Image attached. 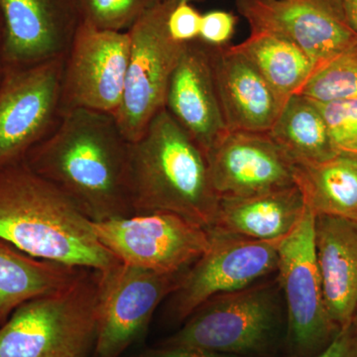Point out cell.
<instances>
[{
	"label": "cell",
	"instance_id": "cell-25",
	"mask_svg": "<svg viewBox=\"0 0 357 357\" xmlns=\"http://www.w3.org/2000/svg\"><path fill=\"white\" fill-rule=\"evenodd\" d=\"M156 0H79L82 22L100 30L128 32Z\"/></svg>",
	"mask_w": 357,
	"mask_h": 357
},
{
	"label": "cell",
	"instance_id": "cell-31",
	"mask_svg": "<svg viewBox=\"0 0 357 357\" xmlns=\"http://www.w3.org/2000/svg\"><path fill=\"white\" fill-rule=\"evenodd\" d=\"M347 24L357 34V0H337Z\"/></svg>",
	"mask_w": 357,
	"mask_h": 357
},
{
	"label": "cell",
	"instance_id": "cell-32",
	"mask_svg": "<svg viewBox=\"0 0 357 357\" xmlns=\"http://www.w3.org/2000/svg\"><path fill=\"white\" fill-rule=\"evenodd\" d=\"M4 41H6V30H4L3 20L0 13V84L3 81L7 70L6 61H4Z\"/></svg>",
	"mask_w": 357,
	"mask_h": 357
},
{
	"label": "cell",
	"instance_id": "cell-7",
	"mask_svg": "<svg viewBox=\"0 0 357 357\" xmlns=\"http://www.w3.org/2000/svg\"><path fill=\"white\" fill-rule=\"evenodd\" d=\"M314 215L306 206L295 229L278 243L279 283L288 311V340L293 357H312L340 333L324 302L314 250Z\"/></svg>",
	"mask_w": 357,
	"mask_h": 357
},
{
	"label": "cell",
	"instance_id": "cell-3",
	"mask_svg": "<svg viewBox=\"0 0 357 357\" xmlns=\"http://www.w3.org/2000/svg\"><path fill=\"white\" fill-rule=\"evenodd\" d=\"M129 184L134 215L167 211L213 227L220 197L208 159L166 109L130 143Z\"/></svg>",
	"mask_w": 357,
	"mask_h": 357
},
{
	"label": "cell",
	"instance_id": "cell-34",
	"mask_svg": "<svg viewBox=\"0 0 357 357\" xmlns=\"http://www.w3.org/2000/svg\"><path fill=\"white\" fill-rule=\"evenodd\" d=\"M352 324H354V328H356L357 332V310L356 314H354V319H352Z\"/></svg>",
	"mask_w": 357,
	"mask_h": 357
},
{
	"label": "cell",
	"instance_id": "cell-1",
	"mask_svg": "<svg viewBox=\"0 0 357 357\" xmlns=\"http://www.w3.org/2000/svg\"><path fill=\"white\" fill-rule=\"evenodd\" d=\"M130 142L114 114L88 109L63 114L24 162L93 222L133 215Z\"/></svg>",
	"mask_w": 357,
	"mask_h": 357
},
{
	"label": "cell",
	"instance_id": "cell-29",
	"mask_svg": "<svg viewBox=\"0 0 357 357\" xmlns=\"http://www.w3.org/2000/svg\"><path fill=\"white\" fill-rule=\"evenodd\" d=\"M312 357H357V332L354 324L342 328L323 351Z\"/></svg>",
	"mask_w": 357,
	"mask_h": 357
},
{
	"label": "cell",
	"instance_id": "cell-12",
	"mask_svg": "<svg viewBox=\"0 0 357 357\" xmlns=\"http://www.w3.org/2000/svg\"><path fill=\"white\" fill-rule=\"evenodd\" d=\"M130 36L82 22L65 58L63 114L88 109L115 114L123 96Z\"/></svg>",
	"mask_w": 357,
	"mask_h": 357
},
{
	"label": "cell",
	"instance_id": "cell-6",
	"mask_svg": "<svg viewBox=\"0 0 357 357\" xmlns=\"http://www.w3.org/2000/svg\"><path fill=\"white\" fill-rule=\"evenodd\" d=\"M175 4L156 0L128 30L130 54L121 107L114 114L129 142L139 139L165 109L169 82L187 43L172 39L167 27Z\"/></svg>",
	"mask_w": 357,
	"mask_h": 357
},
{
	"label": "cell",
	"instance_id": "cell-17",
	"mask_svg": "<svg viewBox=\"0 0 357 357\" xmlns=\"http://www.w3.org/2000/svg\"><path fill=\"white\" fill-rule=\"evenodd\" d=\"M218 100L229 131L269 132L286 100L232 47L210 45Z\"/></svg>",
	"mask_w": 357,
	"mask_h": 357
},
{
	"label": "cell",
	"instance_id": "cell-15",
	"mask_svg": "<svg viewBox=\"0 0 357 357\" xmlns=\"http://www.w3.org/2000/svg\"><path fill=\"white\" fill-rule=\"evenodd\" d=\"M220 198L253 196L293 187L294 161L268 132L229 131L206 153Z\"/></svg>",
	"mask_w": 357,
	"mask_h": 357
},
{
	"label": "cell",
	"instance_id": "cell-18",
	"mask_svg": "<svg viewBox=\"0 0 357 357\" xmlns=\"http://www.w3.org/2000/svg\"><path fill=\"white\" fill-rule=\"evenodd\" d=\"M314 250L326 312L342 330L357 310V222L316 215Z\"/></svg>",
	"mask_w": 357,
	"mask_h": 357
},
{
	"label": "cell",
	"instance_id": "cell-9",
	"mask_svg": "<svg viewBox=\"0 0 357 357\" xmlns=\"http://www.w3.org/2000/svg\"><path fill=\"white\" fill-rule=\"evenodd\" d=\"M65 58L6 70L0 84V170L24 161L62 119Z\"/></svg>",
	"mask_w": 357,
	"mask_h": 357
},
{
	"label": "cell",
	"instance_id": "cell-16",
	"mask_svg": "<svg viewBox=\"0 0 357 357\" xmlns=\"http://www.w3.org/2000/svg\"><path fill=\"white\" fill-rule=\"evenodd\" d=\"M165 109L196 141L204 154L229 132L218 100L210 45H185L167 89Z\"/></svg>",
	"mask_w": 357,
	"mask_h": 357
},
{
	"label": "cell",
	"instance_id": "cell-20",
	"mask_svg": "<svg viewBox=\"0 0 357 357\" xmlns=\"http://www.w3.org/2000/svg\"><path fill=\"white\" fill-rule=\"evenodd\" d=\"M83 270L32 257L0 239V321L23 303L69 285Z\"/></svg>",
	"mask_w": 357,
	"mask_h": 357
},
{
	"label": "cell",
	"instance_id": "cell-19",
	"mask_svg": "<svg viewBox=\"0 0 357 357\" xmlns=\"http://www.w3.org/2000/svg\"><path fill=\"white\" fill-rule=\"evenodd\" d=\"M297 185L239 198H220L213 227L232 236L259 241H281L306 210Z\"/></svg>",
	"mask_w": 357,
	"mask_h": 357
},
{
	"label": "cell",
	"instance_id": "cell-28",
	"mask_svg": "<svg viewBox=\"0 0 357 357\" xmlns=\"http://www.w3.org/2000/svg\"><path fill=\"white\" fill-rule=\"evenodd\" d=\"M236 17L227 11H211L202 15L199 39L204 43L223 47L231 39L236 29Z\"/></svg>",
	"mask_w": 357,
	"mask_h": 357
},
{
	"label": "cell",
	"instance_id": "cell-2",
	"mask_svg": "<svg viewBox=\"0 0 357 357\" xmlns=\"http://www.w3.org/2000/svg\"><path fill=\"white\" fill-rule=\"evenodd\" d=\"M0 239L26 255L105 272L119 264L93 222L24 161L0 170Z\"/></svg>",
	"mask_w": 357,
	"mask_h": 357
},
{
	"label": "cell",
	"instance_id": "cell-24",
	"mask_svg": "<svg viewBox=\"0 0 357 357\" xmlns=\"http://www.w3.org/2000/svg\"><path fill=\"white\" fill-rule=\"evenodd\" d=\"M300 95L318 102L357 100V44L319 67Z\"/></svg>",
	"mask_w": 357,
	"mask_h": 357
},
{
	"label": "cell",
	"instance_id": "cell-14",
	"mask_svg": "<svg viewBox=\"0 0 357 357\" xmlns=\"http://www.w3.org/2000/svg\"><path fill=\"white\" fill-rule=\"evenodd\" d=\"M6 69L67 56L82 23L79 0H0Z\"/></svg>",
	"mask_w": 357,
	"mask_h": 357
},
{
	"label": "cell",
	"instance_id": "cell-8",
	"mask_svg": "<svg viewBox=\"0 0 357 357\" xmlns=\"http://www.w3.org/2000/svg\"><path fill=\"white\" fill-rule=\"evenodd\" d=\"M93 227L119 262L157 273L185 271L211 245L210 230L167 211L93 222Z\"/></svg>",
	"mask_w": 357,
	"mask_h": 357
},
{
	"label": "cell",
	"instance_id": "cell-30",
	"mask_svg": "<svg viewBox=\"0 0 357 357\" xmlns=\"http://www.w3.org/2000/svg\"><path fill=\"white\" fill-rule=\"evenodd\" d=\"M140 357H234L211 354L199 349H185V347H162L157 351H148Z\"/></svg>",
	"mask_w": 357,
	"mask_h": 357
},
{
	"label": "cell",
	"instance_id": "cell-4",
	"mask_svg": "<svg viewBox=\"0 0 357 357\" xmlns=\"http://www.w3.org/2000/svg\"><path fill=\"white\" fill-rule=\"evenodd\" d=\"M102 290V272L84 269L69 285L23 303L0 325V357H89Z\"/></svg>",
	"mask_w": 357,
	"mask_h": 357
},
{
	"label": "cell",
	"instance_id": "cell-13",
	"mask_svg": "<svg viewBox=\"0 0 357 357\" xmlns=\"http://www.w3.org/2000/svg\"><path fill=\"white\" fill-rule=\"evenodd\" d=\"M251 31L280 35L312 59L317 70L357 44L337 0H237Z\"/></svg>",
	"mask_w": 357,
	"mask_h": 357
},
{
	"label": "cell",
	"instance_id": "cell-11",
	"mask_svg": "<svg viewBox=\"0 0 357 357\" xmlns=\"http://www.w3.org/2000/svg\"><path fill=\"white\" fill-rule=\"evenodd\" d=\"M185 271L157 273L119 262L102 272L93 357H121L128 351L146 331L160 303L177 290Z\"/></svg>",
	"mask_w": 357,
	"mask_h": 357
},
{
	"label": "cell",
	"instance_id": "cell-22",
	"mask_svg": "<svg viewBox=\"0 0 357 357\" xmlns=\"http://www.w3.org/2000/svg\"><path fill=\"white\" fill-rule=\"evenodd\" d=\"M231 47L248 59L284 100L299 95L317 70L302 49L274 33L251 31L248 39Z\"/></svg>",
	"mask_w": 357,
	"mask_h": 357
},
{
	"label": "cell",
	"instance_id": "cell-33",
	"mask_svg": "<svg viewBox=\"0 0 357 357\" xmlns=\"http://www.w3.org/2000/svg\"><path fill=\"white\" fill-rule=\"evenodd\" d=\"M163 1L170 2V3L175 4L176 6V4L178 3V2L185 1L190 2V3H191V2L195 1V0H163Z\"/></svg>",
	"mask_w": 357,
	"mask_h": 357
},
{
	"label": "cell",
	"instance_id": "cell-23",
	"mask_svg": "<svg viewBox=\"0 0 357 357\" xmlns=\"http://www.w3.org/2000/svg\"><path fill=\"white\" fill-rule=\"evenodd\" d=\"M294 163H319L340 154L314 100L294 95L268 132Z\"/></svg>",
	"mask_w": 357,
	"mask_h": 357
},
{
	"label": "cell",
	"instance_id": "cell-26",
	"mask_svg": "<svg viewBox=\"0 0 357 357\" xmlns=\"http://www.w3.org/2000/svg\"><path fill=\"white\" fill-rule=\"evenodd\" d=\"M314 103L325 119L335 149L340 153L357 155V100Z\"/></svg>",
	"mask_w": 357,
	"mask_h": 357
},
{
	"label": "cell",
	"instance_id": "cell-27",
	"mask_svg": "<svg viewBox=\"0 0 357 357\" xmlns=\"http://www.w3.org/2000/svg\"><path fill=\"white\" fill-rule=\"evenodd\" d=\"M202 15L190 2H178L167 20L169 34L178 43H189L199 39Z\"/></svg>",
	"mask_w": 357,
	"mask_h": 357
},
{
	"label": "cell",
	"instance_id": "cell-5",
	"mask_svg": "<svg viewBox=\"0 0 357 357\" xmlns=\"http://www.w3.org/2000/svg\"><path fill=\"white\" fill-rule=\"evenodd\" d=\"M281 330L273 287L249 286L211 298L162 344L234 357L268 356Z\"/></svg>",
	"mask_w": 357,
	"mask_h": 357
},
{
	"label": "cell",
	"instance_id": "cell-10",
	"mask_svg": "<svg viewBox=\"0 0 357 357\" xmlns=\"http://www.w3.org/2000/svg\"><path fill=\"white\" fill-rule=\"evenodd\" d=\"M211 245L185 271L170 301L175 321H185L217 296L236 292L277 269L278 243L259 241L208 229Z\"/></svg>",
	"mask_w": 357,
	"mask_h": 357
},
{
	"label": "cell",
	"instance_id": "cell-35",
	"mask_svg": "<svg viewBox=\"0 0 357 357\" xmlns=\"http://www.w3.org/2000/svg\"><path fill=\"white\" fill-rule=\"evenodd\" d=\"M0 325H2V323H1V321H0Z\"/></svg>",
	"mask_w": 357,
	"mask_h": 357
},
{
	"label": "cell",
	"instance_id": "cell-21",
	"mask_svg": "<svg viewBox=\"0 0 357 357\" xmlns=\"http://www.w3.org/2000/svg\"><path fill=\"white\" fill-rule=\"evenodd\" d=\"M294 177L314 215L357 222V155L340 153L319 163H295Z\"/></svg>",
	"mask_w": 357,
	"mask_h": 357
}]
</instances>
